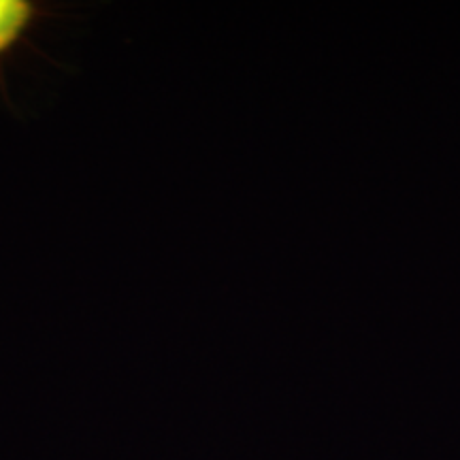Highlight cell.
<instances>
[{
  "mask_svg": "<svg viewBox=\"0 0 460 460\" xmlns=\"http://www.w3.org/2000/svg\"><path fill=\"white\" fill-rule=\"evenodd\" d=\"M32 7L22 0H0V54L7 51L31 24Z\"/></svg>",
  "mask_w": 460,
  "mask_h": 460,
  "instance_id": "obj_1",
  "label": "cell"
}]
</instances>
